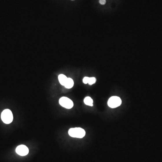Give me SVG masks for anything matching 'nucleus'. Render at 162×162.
<instances>
[{
	"mask_svg": "<svg viewBox=\"0 0 162 162\" xmlns=\"http://www.w3.org/2000/svg\"><path fill=\"white\" fill-rule=\"evenodd\" d=\"M96 82V78L94 77H91L89 78V82H88V84L90 85H93V84L95 83Z\"/></svg>",
	"mask_w": 162,
	"mask_h": 162,
	"instance_id": "nucleus-9",
	"label": "nucleus"
},
{
	"mask_svg": "<svg viewBox=\"0 0 162 162\" xmlns=\"http://www.w3.org/2000/svg\"><path fill=\"white\" fill-rule=\"evenodd\" d=\"M89 77H84V78H83V82L84 83V84H87L88 83V82H89Z\"/></svg>",
	"mask_w": 162,
	"mask_h": 162,
	"instance_id": "nucleus-10",
	"label": "nucleus"
},
{
	"mask_svg": "<svg viewBox=\"0 0 162 162\" xmlns=\"http://www.w3.org/2000/svg\"><path fill=\"white\" fill-rule=\"evenodd\" d=\"M69 134L72 137L82 138L86 135V132L82 128H72L69 130Z\"/></svg>",
	"mask_w": 162,
	"mask_h": 162,
	"instance_id": "nucleus-1",
	"label": "nucleus"
},
{
	"mask_svg": "<svg viewBox=\"0 0 162 162\" xmlns=\"http://www.w3.org/2000/svg\"><path fill=\"white\" fill-rule=\"evenodd\" d=\"M122 100L118 96H112L108 101V105L111 108H115L120 106Z\"/></svg>",
	"mask_w": 162,
	"mask_h": 162,
	"instance_id": "nucleus-3",
	"label": "nucleus"
},
{
	"mask_svg": "<svg viewBox=\"0 0 162 162\" xmlns=\"http://www.w3.org/2000/svg\"><path fill=\"white\" fill-rule=\"evenodd\" d=\"M1 119L5 124H10L13 120V115L12 112L9 109H5L1 113Z\"/></svg>",
	"mask_w": 162,
	"mask_h": 162,
	"instance_id": "nucleus-2",
	"label": "nucleus"
},
{
	"mask_svg": "<svg viewBox=\"0 0 162 162\" xmlns=\"http://www.w3.org/2000/svg\"><path fill=\"white\" fill-rule=\"evenodd\" d=\"M84 102L86 105H88V106H93V100L91 97H89V96H87V97H85V98L84 100Z\"/></svg>",
	"mask_w": 162,
	"mask_h": 162,
	"instance_id": "nucleus-8",
	"label": "nucleus"
},
{
	"mask_svg": "<svg viewBox=\"0 0 162 162\" xmlns=\"http://www.w3.org/2000/svg\"><path fill=\"white\" fill-rule=\"evenodd\" d=\"M68 78L64 74H60L58 76V79H59V82L60 83L61 85L65 86V84L66 83Z\"/></svg>",
	"mask_w": 162,
	"mask_h": 162,
	"instance_id": "nucleus-6",
	"label": "nucleus"
},
{
	"mask_svg": "<svg viewBox=\"0 0 162 162\" xmlns=\"http://www.w3.org/2000/svg\"><path fill=\"white\" fill-rule=\"evenodd\" d=\"M16 152L20 156H25L29 153V150L26 146L21 145L16 148Z\"/></svg>",
	"mask_w": 162,
	"mask_h": 162,
	"instance_id": "nucleus-5",
	"label": "nucleus"
},
{
	"mask_svg": "<svg viewBox=\"0 0 162 162\" xmlns=\"http://www.w3.org/2000/svg\"><path fill=\"white\" fill-rule=\"evenodd\" d=\"M59 103L63 107L68 109H70L73 106V101L68 97H61L59 100Z\"/></svg>",
	"mask_w": 162,
	"mask_h": 162,
	"instance_id": "nucleus-4",
	"label": "nucleus"
},
{
	"mask_svg": "<svg viewBox=\"0 0 162 162\" xmlns=\"http://www.w3.org/2000/svg\"><path fill=\"white\" fill-rule=\"evenodd\" d=\"M74 85V82L73 79L71 78H68L66 83L65 84V87H66L67 89H70L72 88Z\"/></svg>",
	"mask_w": 162,
	"mask_h": 162,
	"instance_id": "nucleus-7",
	"label": "nucleus"
},
{
	"mask_svg": "<svg viewBox=\"0 0 162 162\" xmlns=\"http://www.w3.org/2000/svg\"><path fill=\"white\" fill-rule=\"evenodd\" d=\"M99 2L101 5H103L106 3V0H100Z\"/></svg>",
	"mask_w": 162,
	"mask_h": 162,
	"instance_id": "nucleus-11",
	"label": "nucleus"
}]
</instances>
